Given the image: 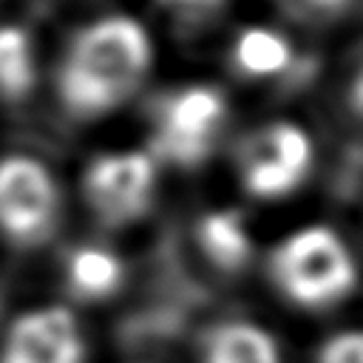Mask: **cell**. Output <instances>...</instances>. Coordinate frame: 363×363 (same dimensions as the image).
Returning a JSON list of instances; mask_svg holds the SVG:
<instances>
[{
    "instance_id": "obj_1",
    "label": "cell",
    "mask_w": 363,
    "mask_h": 363,
    "mask_svg": "<svg viewBox=\"0 0 363 363\" xmlns=\"http://www.w3.org/2000/svg\"><path fill=\"white\" fill-rule=\"evenodd\" d=\"M156 40L130 11L85 20L65 40L54 65V96L77 122H96L122 111L150 79Z\"/></svg>"
},
{
    "instance_id": "obj_2",
    "label": "cell",
    "mask_w": 363,
    "mask_h": 363,
    "mask_svg": "<svg viewBox=\"0 0 363 363\" xmlns=\"http://www.w3.org/2000/svg\"><path fill=\"white\" fill-rule=\"evenodd\" d=\"M233 125V102L218 82L184 79L162 88L145 113V147L162 167L207 164Z\"/></svg>"
},
{
    "instance_id": "obj_3",
    "label": "cell",
    "mask_w": 363,
    "mask_h": 363,
    "mask_svg": "<svg viewBox=\"0 0 363 363\" xmlns=\"http://www.w3.org/2000/svg\"><path fill=\"white\" fill-rule=\"evenodd\" d=\"M269 278L286 301L303 309H326L349 298L357 286L360 267L340 230L323 221H306L272 244Z\"/></svg>"
},
{
    "instance_id": "obj_4",
    "label": "cell",
    "mask_w": 363,
    "mask_h": 363,
    "mask_svg": "<svg viewBox=\"0 0 363 363\" xmlns=\"http://www.w3.org/2000/svg\"><path fill=\"white\" fill-rule=\"evenodd\" d=\"M318 167L315 133L292 119L272 116L247 128L233 145V173L258 201H284L301 193Z\"/></svg>"
},
{
    "instance_id": "obj_5",
    "label": "cell",
    "mask_w": 363,
    "mask_h": 363,
    "mask_svg": "<svg viewBox=\"0 0 363 363\" xmlns=\"http://www.w3.org/2000/svg\"><path fill=\"white\" fill-rule=\"evenodd\" d=\"M162 164L145 145L105 147L94 153L79 176V193L91 216L105 227L142 221L159 196Z\"/></svg>"
},
{
    "instance_id": "obj_6",
    "label": "cell",
    "mask_w": 363,
    "mask_h": 363,
    "mask_svg": "<svg viewBox=\"0 0 363 363\" xmlns=\"http://www.w3.org/2000/svg\"><path fill=\"white\" fill-rule=\"evenodd\" d=\"M62 218V190L54 170L31 153L0 156V241L14 250L45 244Z\"/></svg>"
},
{
    "instance_id": "obj_7",
    "label": "cell",
    "mask_w": 363,
    "mask_h": 363,
    "mask_svg": "<svg viewBox=\"0 0 363 363\" xmlns=\"http://www.w3.org/2000/svg\"><path fill=\"white\" fill-rule=\"evenodd\" d=\"M0 363H88L79 318L65 303H34L0 332Z\"/></svg>"
},
{
    "instance_id": "obj_8",
    "label": "cell",
    "mask_w": 363,
    "mask_h": 363,
    "mask_svg": "<svg viewBox=\"0 0 363 363\" xmlns=\"http://www.w3.org/2000/svg\"><path fill=\"white\" fill-rule=\"evenodd\" d=\"M301 62L295 37L267 20L238 26L227 40V65L235 77L252 85H272L286 79Z\"/></svg>"
},
{
    "instance_id": "obj_9",
    "label": "cell",
    "mask_w": 363,
    "mask_h": 363,
    "mask_svg": "<svg viewBox=\"0 0 363 363\" xmlns=\"http://www.w3.org/2000/svg\"><path fill=\"white\" fill-rule=\"evenodd\" d=\"M193 241L207 264L221 272H241L255 258V233L235 204H213L193 221Z\"/></svg>"
},
{
    "instance_id": "obj_10",
    "label": "cell",
    "mask_w": 363,
    "mask_h": 363,
    "mask_svg": "<svg viewBox=\"0 0 363 363\" xmlns=\"http://www.w3.org/2000/svg\"><path fill=\"white\" fill-rule=\"evenodd\" d=\"M125 281V255L108 241H79L62 255V284L77 301H108L122 289Z\"/></svg>"
},
{
    "instance_id": "obj_11",
    "label": "cell",
    "mask_w": 363,
    "mask_h": 363,
    "mask_svg": "<svg viewBox=\"0 0 363 363\" xmlns=\"http://www.w3.org/2000/svg\"><path fill=\"white\" fill-rule=\"evenodd\" d=\"M201 363H284V354L261 323L224 320L204 335Z\"/></svg>"
},
{
    "instance_id": "obj_12",
    "label": "cell",
    "mask_w": 363,
    "mask_h": 363,
    "mask_svg": "<svg viewBox=\"0 0 363 363\" xmlns=\"http://www.w3.org/2000/svg\"><path fill=\"white\" fill-rule=\"evenodd\" d=\"M40 79L37 40L23 23H0V102H23Z\"/></svg>"
},
{
    "instance_id": "obj_13",
    "label": "cell",
    "mask_w": 363,
    "mask_h": 363,
    "mask_svg": "<svg viewBox=\"0 0 363 363\" xmlns=\"http://www.w3.org/2000/svg\"><path fill=\"white\" fill-rule=\"evenodd\" d=\"M286 17L301 20V23H335L340 20L354 0H272Z\"/></svg>"
},
{
    "instance_id": "obj_14",
    "label": "cell",
    "mask_w": 363,
    "mask_h": 363,
    "mask_svg": "<svg viewBox=\"0 0 363 363\" xmlns=\"http://www.w3.org/2000/svg\"><path fill=\"white\" fill-rule=\"evenodd\" d=\"M318 363H363V329H343L323 340Z\"/></svg>"
},
{
    "instance_id": "obj_15",
    "label": "cell",
    "mask_w": 363,
    "mask_h": 363,
    "mask_svg": "<svg viewBox=\"0 0 363 363\" xmlns=\"http://www.w3.org/2000/svg\"><path fill=\"white\" fill-rule=\"evenodd\" d=\"M224 3L227 0H156V6L170 20L190 23V26H199V23L210 20L213 14H218L224 9Z\"/></svg>"
},
{
    "instance_id": "obj_16",
    "label": "cell",
    "mask_w": 363,
    "mask_h": 363,
    "mask_svg": "<svg viewBox=\"0 0 363 363\" xmlns=\"http://www.w3.org/2000/svg\"><path fill=\"white\" fill-rule=\"evenodd\" d=\"M346 102L352 108V113L363 122V57L360 62H354L352 74H349V82H346Z\"/></svg>"
}]
</instances>
